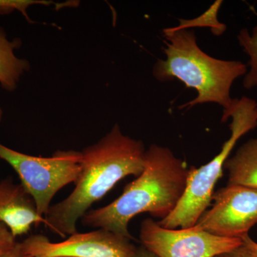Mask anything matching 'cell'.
<instances>
[{"instance_id":"cell-4","label":"cell","mask_w":257,"mask_h":257,"mask_svg":"<svg viewBox=\"0 0 257 257\" xmlns=\"http://www.w3.org/2000/svg\"><path fill=\"white\" fill-rule=\"evenodd\" d=\"M229 118L231 119L230 138L210 162L199 168L190 167L183 197L170 215L157 222L162 227L170 229L192 227L211 206L214 187L222 177L225 162L239 139L257 127L256 101L245 96L234 99L229 109L223 111L221 122Z\"/></svg>"},{"instance_id":"cell-12","label":"cell","mask_w":257,"mask_h":257,"mask_svg":"<svg viewBox=\"0 0 257 257\" xmlns=\"http://www.w3.org/2000/svg\"><path fill=\"white\" fill-rule=\"evenodd\" d=\"M237 40L243 52L249 57L248 69L243 80V87L249 90L257 87V25L251 32L246 28L240 30Z\"/></svg>"},{"instance_id":"cell-1","label":"cell","mask_w":257,"mask_h":257,"mask_svg":"<svg viewBox=\"0 0 257 257\" xmlns=\"http://www.w3.org/2000/svg\"><path fill=\"white\" fill-rule=\"evenodd\" d=\"M146 150L142 140L124 135L115 124L97 143L83 150L75 188L64 200L51 206L45 225L62 237L77 233V221L94 203L121 179L143 173Z\"/></svg>"},{"instance_id":"cell-18","label":"cell","mask_w":257,"mask_h":257,"mask_svg":"<svg viewBox=\"0 0 257 257\" xmlns=\"http://www.w3.org/2000/svg\"><path fill=\"white\" fill-rule=\"evenodd\" d=\"M226 257H256L251 254L244 246H241L239 248H236V250L233 251L232 252L225 254Z\"/></svg>"},{"instance_id":"cell-3","label":"cell","mask_w":257,"mask_h":257,"mask_svg":"<svg viewBox=\"0 0 257 257\" xmlns=\"http://www.w3.org/2000/svg\"><path fill=\"white\" fill-rule=\"evenodd\" d=\"M165 60H159L153 75L161 82L177 79L197 92V97L179 109L197 104L215 103L227 110L234 99L231 89L234 81L248 71L247 64L239 60H222L208 55L198 46L195 33L191 30H163Z\"/></svg>"},{"instance_id":"cell-5","label":"cell","mask_w":257,"mask_h":257,"mask_svg":"<svg viewBox=\"0 0 257 257\" xmlns=\"http://www.w3.org/2000/svg\"><path fill=\"white\" fill-rule=\"evenodd\" d=\"M0 159L14 169L33 198L39 214L45 216L55 194L78 179L82 152L59 150L50 157H33L0 143Z\"/></svg>"},{"instance_id":"cell-14","label":"cell","mask_w":257,"mask_h":257,"mask_svg":"<svg viewBox=\"0 0 257 257\" xmlns=\"http://www.w3.org/2000/svg\"><path fill=\"white\" fill-rule=\"evenodd\" d=\"M16 243V238L8 226L0 222V256L11 249Z\"/></svg>"},{"instance_id":"cell-8","label":"cell","mask_w":257,"mask_h":257,"mask_svg":"<svg viewBox=\"0 0 257 257\" xmlns=\"http://www.w3.org/2000/svg\"><path fill=\"white\" fill-rule=\"evenodd\" d=\"M210 209L197 224L216 236L241 238L257 224V188L227 184L212 195Z\"/></svg>"},{"instance_id":"cell-19","label":"cell","mask_w":257,"mask_h":257,"mask_svg":"<svg viewBox=\"0 0 257 257\" xmlns=\"http://www.w3.org/2000/svg\"><path fill=\"white\" fill-rule=\"evenodd\" d=\"M134 257H158L156 255L154 254L151 251L147 250L146 248L143 246H140L137 248L136 253H135Z\"/></svg>"},{"instance_id":"cell-17","label":"cell","mask_w":257,"mask_h":257,"mask_svg":"<svg viewBox=\"0 0 257 257\" xmlns=\"http://www.w3.org/2000/svg\"><path fill=\"white\" fill-rule=\"evenodd\" d=\"M0 257H27L22 249L21 243L17 241L16 244L11 249L3 253Z\"/></svg>"},{"instance_id":"cell-15","label":"cell","mask_w":257,"mask_h":257,"mask_svg":"<svg viewBox=\"0 0 257 257\" xmlns=\"http://www.w3.org/2000/svg\"><path fill=\"white\" fill-rule=\"evenodd\" d=\"M33 4V2L30 1H11V0H0V12L18 10L23 13L26 18V8L29 5Z\"/></svg>"},{"instance_id":"cell-10","label":"cell","mask_w":257,"mask_h":257,"mask_svg":"<svg viewBox=\"0 0 257 257\" xmlns=\"http://www.w3.org/2000/svg\"><path fill=\"white\" fill-rule=\"evenodd\" d=\"M227 184L257 188V138L248 140L225 162Z\"/></svg>"},{"instance_id":"cell-16","label":"cell","mask_w":257,"mask_h":257,"mask_svg":"<svg viewBox=\"0 0 257 257\" xmlns=\"http://www.w3.org/2000/svg\"><path fill=\"white\" fill-rule=\"evenodd\" d=\"M241 239H242L244 248L253 256L257 257V242L253 241L248 234L244 235Z\"/></svg>"},{"instance_id":"cell-9","label":"cell","mask_w":257,"mask_h":257,"mask_svg":"<svg viewBox=\"0 0 257 257\" xmlns=\"http://www.w3.org/2000/svg\"><path fill=\"white\" fill-rule=\"evenodd\" d=\"M0 222L15 238L28 234L32 225L46 224L33 198L21 184H15L11 179L0 182Z\"/></svg>"},{"instance_id":"cell-21","label":"cell","mask_w":257,"mask_h":257,"mask_svg":"<svg viewBox=\"0 0 257 257\" xmlns=\"http://www.w3.org/2000/svg\"><path fill=\"white\" fill-rule=\"evenodd\" d=\"M216 257H226V256H225V255H221V256H218Z\"/></svg>"},{"instance_id":"cell-6","label":"cell","mask_w":257,"mask_h":257,"mask_svg":"<svg viewBox=\"0 0 257 257\" xmlns=\"http://www.w3.org/2000/svg\"><path fill=\"white\" fill-rule=\"evenodd\" d=\"M140 239L144 247L158 257H216L243 245L241 238L216 236L197 225L166 229L151 218L142 222Z\"/></svg>"},{"instance_id":"cell-13","label":"cell","mask_w":257,"mask_h":257,"mask_svg":"<svg viewBox=\"0 0 257 257\" xmlns=\"http://www.w3.org/2000/svg\"><path fill=\"white\" fill-rule=\"evenodd\" d=\"M223 2L217 0L209 7V9L200 16L192 20H179L178 26L169 28L170 31L189 30L191 28H208L216 36L223 35L226 30V25L220 23L218 20V13Z\"/></svg>"},{"instance_id":"cell-7","label":"cell","mask_w":257,"mask_h":257,"mask_svg":"<svg viewBox=\"0 0 257 257\" xmlns=\"http://www.w3.org/2000/svg\"><path fill=\"white\" fill-rule=\"evenodd\" d=\"M20 243L27 257H134L138 248L131 240L104 229L77 232L61 242L34 234Z\"/></svg>"},{"instance_id":"cell-20","label":"cell","mask_w":257,"mask_h":257,"mask_svg":"<svg viewBox=\"0 0 257 257\" xmlns=\"http://www.w3.org/2000/svg\"><path fill=\"white\" fill-rule=\"evenodd\" d=\"M3 111L2 110L1 108H0V121H1L2 118H3Z\"/></svg>"},{"instance_id":"cell-11","label":"cell","mask_w":257,"mask_h":257,"mask_svg":"<svg viewBox=\"0 0 257 257\" xmlns=\"http://www.w3.org/2000/svg\"><path fill=\"white\" fill-rule=\"evenodd\" d=\"M20 43L18 39L10 41L0 27V84L8 92L17 89L20 79L30 69L28 60L15 55V50Z\"/></svg>"},{"instance_id":"cell-2","label":"cell","mask_w":257,"mask_h":257,"mask_svg":"<svg viewBox=\"0 0 257 257\" xmlns=\"http://www.w3.org/2000/svg\"><path fill=\"white\" fill-rule=\"evenodd\" d=\"M189 170L170 149L152 145L146 150L143 173L110 204L89 209L81 219L82 224L135 240L128 231L130 221L142 213L161 220L170 215L185 192Z\"/></svg>"}]
</instances>
